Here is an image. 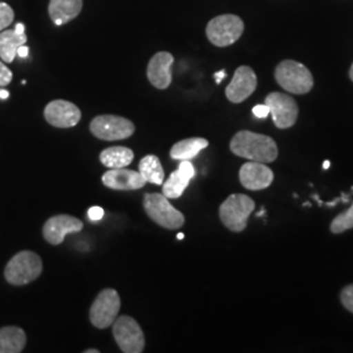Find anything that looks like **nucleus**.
Segmentation results:
<instances>
[{"instance_id":"nucleus-1","label":"nucleus","mask_w":353,"mask_h":353,"mask_svg":"<svg viewBox=\"0 0 353 353\" xmlns=\"http://www.w3.org/2000/svg\"><path fill=\"white\" fill-rule=\"evenodd\" d=\"M230 151L239 157L263 164L275 161L279 156L275 140L246 130L237 132L230 140Z\"/></svg>"},{"instance_id":"nucleus-2","label":"nucleus","mask_w":353,"mask_h":353,"mask_svg":"<svg viewBox=\"0 0 353 353\" xmlns=\"http://www.w3.org/2000/svg\"><path fill=\"white\" fill-rule=\"evenodd\" d=\"M42 261L36 252H17L12 259L6 265L4 276L6 280L12 285H26L42 274Z\"/></svg>"},{"instance_id":"nucleus-3","label":"nucleus","mask_w":353,"mask_h":353,"mask_svg":"<svg viewBox=\"0 0 353 353\" xmlns=\"http://www.w3.org/2000/svg\"><path fill=\"white\" fill-rule=\"evenodd\" d=\"M275 79L279 85L293 94L309 93L314 80L312 72L303 63L294 61H283L275 70Z\"/></svg>"},{"instance_id":"nucleus-4","label":"nucleus","mask_w":353,"mask_h":353,"mask_svg":"<svg viewBox=\"0 0 353 353\" xmlns=\"http://www.w3.org/2000/svg\"><path fill=\"white\" fill-rule=\"evenodd\" d=\"M255 210V203L245 194H233L220 205V219L232 232L240 233L248 225L249 216Z\"/></svg>"},{"instance_id":"nucleus-5","label":"nucleus","mask_w":353,"mask_h":353,"mask_svg":"<svg viewBox=\"0 0 353 353\" xmlns=\"http://www.w3.org/2000/svg\"><path fill=\"white\" fill-rule=\"evenodd\" d=\"M144 210L152 221L165 229H179L185 224V216L176 210L164 194H145Z\"/></svg>"},{"instance_id":"nucleus-6","label":"nucleus","mask_w":353,"mask_h":353,"mask_svg":"<svg viewBox=\"0 0 353 353\" xmlns=\"http://www.w3.org/2000/svg\"><path fill=\"white\" fill-rule=\"evenodd\" d=\"M243 21L236 14H221L212 19L207 29L205 34L210 42L217 48H227L240 39L243 33Z\"/></svg>"},{"instance_id":"nucleus-7","label":"nucleus","mask_w":353,"mask_h":353,"mask_svg":"<svg viewBox=\"0 0 353 353\" xmlns=\"http://www.w3.org/2000/svg\"><path fill=\"white\" fill-rule=\"evenodd\" d=\"M114 339L125 353H141L145 347L144 334L139 323L128 316H117L113 323Z\"/></svg>"},{"instance_id":"nucleus-8","label":"nucleus","mask_w":353,"mask_h":353,"mask_svg":"<svg viewBox=\"0 0 353 353\" xmlns=\"http://www.w3.org/2000/svg\"><path fill=\"white\" fill-rule=\"evenodd\" d=\"M89 128L97 139L108 141L127 139L135 132L134 123L118 115H99L90 122Z\"/></svg>"},{"instance_id":"nucleus-9","label":"nucleus","mask_w":353,"mask_h":353,"mask_svg":"<svg viewBox=\"0 0 353 353\" xmlns=\"http://www.w3.org/2000/svg\"><path fill=\"white\" fill-rule=\"evenodd\" d=\"M121 309V297L115 290H102L101 293L96 297L94 303H92L89 318L94 327H110L119 314Z\"/></svg>"},{"instance_id":"nucleus-10","label":"nucleus","mask_w":353,"mask_h":353,"mask_svg":"<svg viewBox=\"0 0 353 353\" xmlns=\"http://www.w3.org/2000/svg\"><path fill=\"white\" fill-rule=\"evenodd\" d=\"M265 103L278 128H290L296 123L299 118V106L293 97L280 92H272L265 97Z\"/></svg>"},{"instance_id":"nucleus-11","label":"nucleus","mask_w":353,"mask_h":353,"mask_svg":"<svg viewBox=\"0 0 353 353\" xmlns=\"http://www.w3.org/2000/svg\"><path fill=\"white\" fill-rule=\"evenodd\" d=\"M83 221L70 214H58L50 217L43 225V239L51 245H61L67 234L79 233L83 229Z\"/></svg>"},{"instance_id":"nucleus-12","label":"nucleus","mask_w":353,"mask_h":353,"mask_svg":"<svg viewBox=\"0 0 353 353\" xmlns=\"http://www.w3.org/2000/svg\"><path fill=\"white\" fill-rule=\"evenodd\" d=\"M258 80L252 68L248 65H241L225 89V96L228 100L233 103H241L249 99L256 89Z\"/></svg>"},{"instance_id":"nucleus-13","label":"nucleus","mask_w":353,"mask_h":353,"mask_svg":"<svg viewBox=\"0 0 353 353\" xmlns=\"http://www.w3.org/2000/svg\"><path fill=\"white\" fill-rule=\"evenodd\" d=\"M43 115L48 123L58 128L76 126L81 119V112L75 103L64 100H55L48 103Z\"/></svg>"},{"instance_id":"nucleus-14","label":"nucleus","mask_w":353,"mask_h":353,"mask_svg":"<svg viewBox=\"0 0 353 353\" xmlns=\"http://www.w3.org/2000/svg\"><path fill=\"white\" fill-rule=\"evenodd\" d=\"M174 58L168 51H160L154 54L148 63L147 76L154 88L166 89L172 84V65Z\"/></svg>"},{"instance_id":"nucleus-15","label":"nucleus","mask_w":353,"mask_h":353,"mask_svg":"<svg viewBox=\"0 0 353 353\" xmlns=\"http://www.w3.org/2000/svg\"><path fill=\"white\" fill-rule=\"evenodd\" d=\"M240 181L245 189L259 191L271 186L274 181V173L263 163L249 161L241 166Z\"/></svg>"},{"instance_id":"nucleus-16","label":"nucleus","mask_w":353,"mask_h":353,"mask_svg":"<svg viewBox=\"0 0 353 353\" xmlns=\"http://www.w3.org/2000/svg\"><path fill=\"white\" fill-rule=\"evenodd\" d=\"M102 183L109 189L131 191V190H139L144 188L147 181L137 170L119 168V169L108 170L102 176Z\"/></svg>"},{"instance_id":"nucleus-17","label":"nucleus","mask_w":353,"mask_h":353,"mask_svg":"<svg viewBox=\"0 0 353 353\" xmlns=\"http://www.w3.org/2000/svg\"><path fill=\"white\" fill-rule=\"evenodd\" d=\"M195 176V168L189 160L181 161L176 172L163 183V194L169 199H178L188 189L190 181Z\"/></svg>"},{"instance_id":"nucleus-18","label":"nucleus","mask_w":353,"mask_h":353,"mask_svg":"<svg viewBox=\"0 0 353 353\" xmlns=\"http://www.w3.org/2000/svg\"><path fill=\"white\" fill-rule=\"evenodd\" d=\"M83 10V0H50L49 14L55 26L74 20Z\"/></svg>"},{"instance_id":"nucleus-19","label":"nucleus","mask_w":353,"mask_h":353,"mask_svg":"<svg viewBox=\"0 0 353 353\" xmlns=\"http://www.w3.org/2000/svg\"><path fill=\"white\" fill-rule=\"evenodd\" d=\"M24 330L16 326L0 328V353H20L26 348Z\"/></svg>"},{"instance_id":"nucleus-20","label":"nucleus","mask_w":353,"mask_h":353,"mask_svg":"<svg viewBox=\"0 0 353 353\" xmlns=\"http://www.w3.org/2000/svg\"><path fill=\"white\" fill-rule=\"evenodd\" d=\"M208 147V140L203 138H189L176 143L170 150V157L173 160H192L203 150Z\"/></svg>"},{"instance_id":"nucleus-21","label":"nucleus","mask_w":353,"mask_h":353,"mask_svg":"<svg viewBox=\"0 0 353 353\" xmlns=\"http://www.w3.org/2000/svg\"><path fill=\"white\" fill-rule=\"evenodd\" d=\"M28 37L26 33L19 34L14 30H6L0 33V59L4 63H12L17 55V49L26 45Z\"/></svg>"},{"instance_id":"nucleus-22","label":"nucleus","mask_w":353,"mask_h":353,"mask_svg":"<svg viewBox=\"0 0 353 353\" xmlns=\"http://www.w3.org/2000/svg\"><path fill=\"white\" fill-rule=\"evenodd\" d=\"M100 160L109 169L126 168L134 161V152L127 147H110L101 152Z\"/></svg>"},{"instance_id":"nucleus-23","label":"nucleus","mask_w":353,"mask_h":353,"mask_svg":"<svg viewBox=\"0 0 353 353\" xmlns=\"http://www.w3.org/2000/svg\"><path fill=\"white\" fill-rule=\"evenodd\" d=\"M139 173L150 183L160 186L164 183V169L159 157L154 154H148L140 160Z\"/></svg>"},{"instance_id":"nucleus-24","label":"nucleus","mask_w":353,"mask_h":353,"mask_svg":"<svg viewBox=\"0 0 353 353\" xmlns=\"http://www.w3.org/2000/svg\"><path fill=\"white\" fill-rule=\"evenodd\" d=\"M352 228L353 204L350 210H347V211L341 212V214H338V216L332 220V223H331V225H330V229H331V232H332L334 234H341V233H344L345 230H350V229H352Z\"/></svg>"},{"instance_id":"nucleus-25","label":"nucleus","mask_w":353,"mask_h":353,"mask_svg":"<svg viewBox=\"0 0 353 353\" xmlns=\"http://www.w3.org/2000/svg\"><path fill=\"white\" fill-rule=\"evenodd\" d=\"M14 12L7 3H0V32L12 24Z\"/></svg>"},{"instance_id":"nucleus-26","label":"nucleus","mask_w":353,"mask_h":353,"mask_svg":"<svg viewBox=\"0 0 353 353\" xmlns=\"http://www.w3.org/2000/svg\"><path fill=\"white\" fill-rule=\"evenodd\" d=\"M341 301L348 312L353 313V284L347 285L344 290H341Z\"/></svg>"},{"instance_id":"nucleus-27","label":"nucleus","mask_w":353,"mask_h":353,"mask_svg":"<svg viewBox=\"0 0 353 353\" xmlns=\"http://www.w3.org/2000/svg\"><path fill=\"white\" fill-rule=\"evenodd\" d=\"M12 71L0 61V87H6L12 81Z\"/></svg>"},{"instance_id":"nucleus-28","label":"nucleus","mask_w":353,"mask_h":353,"mask_svg":"<svg viewBox=\"0 0 353 353\" xmlns=\"http://www.w3.org/2000/svg\"><path fill=\"white\" fill-rule=\"evenodd\" d=\"M88 217L92 221H100L103 217V210L101 207H90L88 210Z\"/></svg>"},{"instance_id":"nucleus-29","label":"nucleus","mask_w":353,"mask_h":353,"mask_svg":"<svg viewBox=\"0 0 353 353\" xmlns=\"http://www.w3.org/2000/svg\"><path fill=\"white\" fill-rule=\"evenodd\" d=\"M252 114L256 117V118H261L263 119L268 114H270V109L267 105H256L252 108Z\"/></svg>"},{"instance_id":"nucleus-30","label":"nucleus","mask_w":353,"mask_h":353,"mask_svg":"<svg viewBox=\"0 0 353 353\" xmlns=\"http://www.w3.org/2000/svg\"><path fill=\"white\" fill-rule=\"evenodd\" d=\"M28 54H29V48L26 46V45L20 46V48L17 49V55H19L20 58H26V57H28Z\"/></svg>"},{"instance_id":"nucleus-31","label":"nucleus","mask_w":353,"mask_h":353,"mask_svg":"<svg viewBox=\"0 0 353 353\" xmlns=\"http://www.w3.org/2000/svg\"><path fill=\"white\" fill-rule=\"evenodd\" d=\"M227 76V72H225V70H221V71H219V72H216L214 74V80H216V83L217 84H220L221 81H223V79Z\"/></svg>"},{"instance_id":"nucleus-32","label":"nucleus","mask_w":353,"mask_h":353,"mask_svg":"<svg viewBox=\"0 0 353 353\" xmlns=\"http://www.w3.org/2000/svg\"><path fill=\"white\" fill-rule=\"evenodd\" d=\"M14 32L19 33V34H24L26 33V26H23V24H16Z\"/></svg>"},{"instance_id":"nucleus-33","label":"nucleus","mask_w":353,"mask_h":353,"mask_svg":"<svg viewBox=\"0 0 353 353\" xmlns=\"http://www.w3.org/2000/svg\"><path fill=\"white\" fill-rule=\"evenodd\" d=\"M8 97H10V92L4 90V89H0V99L1 100H7Z\"/></svg>"},{"instance_id":"nucleus-34","label":"nucleus","mask_w":353,"mask_h":353,"mask_svg":"<svg viewBox=\"0 0 353 353\" xmlns=\"http://www.w3.org/2000/svg\"><path fill=\"white\" fill-rule=\"evenodd\" d=\"M330 161H328V160H326V161H325V163H323V169H325V170H327L328 168H330Z\"/></svg>"},{"instance_id":"nucleus-35","label":"nucleus","mask_w":353,"mask_h":353,"mask_svg":"<svg viewBox=\"0 0 353 353\" xmlns=\"http://www.w3.org/2000/svg\"><path fill=\"white\" fill-rule=\"evenodd\" d=\"M176 239H178V240H183V239H185V234H183V233H178V234H176Z\"/></svg>"},{"instance_id":"nucleus-36","label":"nucleus","mask_w":353,"mask_h":353,"mask_svg":"<svg viewBox=\"0 0 353 353\" xmlns=\"http://www.w3.org/2000/svg\"><path fill=\"white\" fill-rule=\"evenodd\" d=\"M84 353H100L99 350H87V351H84Z\"/></svg>"},{"instance_id":"nucleus-37","label":"nucleus","mask_w":353,"mask_h":353,"mask_svg":"<svg viewBox=\"0 0 353 353\" xmlns=\"http://www.w3.org/2000/svg\"><path fill=\"white\" fill-rule=\"evenodd\" d=\"M350 77H351V80L353 81V64L351 65V70H350Z\"/></svg>"}]
</instances>
